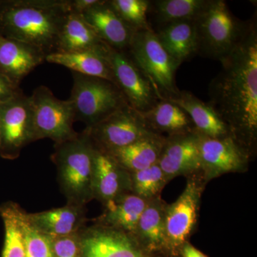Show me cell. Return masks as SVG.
<instances>
[{
    "instance_id": "obj_9",
    "label": "cell",
    "mask_w": 257,
    "mask_h": 257,
    "mask_svg": "<svg viewBox=\"0 0 257 257\" xmlns=\"http://www.w3.org/2000/svg\"><path fill=\"white\" fill-rule=\"evenodd\" d=\"M94 147L109 152L128 146L150 134L143 114L126 104L90 128H86Z\"/></svg>"
},
{
    "instance_id": "obj_25",
    "label": "cell",
    "mask_w": 257,
    "mask_h": 257,
    "mask_svg": "<svg viewBox=\"0 0 257 257\" xmlns=\"http://www.w3.org/2000/svg\"><path fill=\"white\" fill-rule=\"evenodd\" d=\"M143 114L153 133L168 137L194 131L195 127L189 114L180 106L169 99H162Z\"/></svg>"
},
{
    "instance_id": "obj_28",
    "label": "cell",
    "mask_w": 257,
    "mask_h": 257,
    "mask_svg": "<svg viewBox=\"0 0 257 257\" xmlns=\"http://www.w3.org/2000/svg\"><path fill=\"white\" fill-rule=\"evenodd\" d=\"M24 211L15 203L0 207L4 223L5 241L1 257H26L23 216Z\"/></svg>"
},
{
    "instance_id": "obj_18",
    "label": "cell",
    "mask_w": 257,
    "mask_h": 257,
    "mask_svg": "<svg viewBox=\"0 0 257 257\" xmlns=\"http://www.w3.org/2000/svg\"><path fill=\"white\" fill-rule=\"evenodd\" d=\"M26 217L39 231L50 238L79 232L84 221V206L68 204L65 207L27 214Z\"/></svg>"
},
{
    "instance_id": "obj_34",
    "label": "cell",
    "mask_w": 257,
    "mask_h": 257,
    "mask_svg": "<svg viewBox=\"0 0 257 257\" xmlns=\"http://www.w3.org/2000/svg\"><path fill=\"white\" fill-rule=\"evenodd\" d=\"M101 0H69L71 11L82 15L84 12L99 3Z\"/></svg>"
},
{
    "instance_id": "obj_26",
    "label": "cell",
    "mask_w": 257,
    "mask_h": 257,
    "mask_svg": "<svg viewBox=\"0 0 257 257\" xmlns=\"http://www.w3.org/2000/svg\"><path fill=\"white\" fill-rule=\"evenodd\" d=\"M103 43L82 15L70 11L59 35L56 52H81L95 48Z\"/></svg>"
},
{
    "instance_id": "obj_3",
    "label": "cell",
    "mask_w": 257,
    "mask_h": 257,
    "mask_svg": "<svg viewBox=\"0 0 257 257\" xmlns=\"http://www.w3.org/2000/svg\"><path fill=\"white\" fill-rule=\"evenodd\" d=\"M95 147L87 130L76 138L55 144L52 161L59 183L68 204L84 206L93 197L92 179Z\"/></svg>"
},
{
    "instance_id": "obj_5",
    "label": "cell",
    "mask_w": 257,
    "mask_h": 257,
    "mask_svg": "<svg viewBox=\"0 0 257 257\" xmlns=\"http://www.w3.org/2000/svg\"><path fill=\"white\" fill-rule=\"evenodd\" d=\"M72 77L73 87L69 100L74 121H82L86 128L92 127L128 104L119 88L111 81L74 72Z\"/></svg>"
},
{
    "instance_id": "obj_30",
    "label": "cell",
    "mask_w": 257,
    "mask_h": 257,
    "mask_svg": "<svg viewBox=\"0 0 257 257\" xmlns=\"http://www.w3.org/2000/svg\"><path fill=\"white\" fill-rule=\"evenodd\" d=\"M150 0H109L111 8L134 31L152 30L149 23Z\"/></svg>"
},
{
    "instance_id": "obj_27",
    "label": "cell",
    "mask_w": 257,
    "mask_h": 257,
    "mask_svg": "<svg viewBox=\"0 0 257 257\" xmlns=\"http://www.w3.org/2000/svg\"><path fill=\"white\" fill-rule=\"evenodd\" d=\"M209 3V0H156L150 2L148 14L152 13L160 28L175 22L195 20Z\"/></svg>"
},
{
    "instance_id": "obj_2",
    "label": "cell",
    "mask_w": 257,
    "mask_h": 257,
    "mask_svg": "<svg viewBox=\"0 0 257 257\" xmlns=\"http://www.w3.org/2000/svg\"><path fill=\"white\" fill-rule=\"evenodd\" d=\"M70 11L69 0H0V35L55 53Z\"/></svg>"
},
{
    "instance_id": "obj_10",
    "label": "cell",
    "mask_w": 257,
    "mask_h": 257,
    "mask_svg": "<svg viewBox=\"0 0 257 257\" xmlns=\"http://www.w3.org/2000/svg\"><path fill=\"white\" fill-rule=\"evenodd\" d=\"M32 142L35 140L31 101L21 91L0 104V156L15 160Z\"/></svg>"
},
{
    "instance_id": "obj_14",
    "label": "cell",
    "mask_w": 257,
    "mask_h": 257,
    "mask_svg": "<svg viewBox=\"0 0 257 257\" xmlns=\"http://www.w3.org/2000/svg\"><path fill=\"white\" fill-rule=\"evenodd\" d=\"M158 165L168 182L179 176L201 173L197 132L167 137Z\"/></svg>"
},
{
    "instance_id": "obj_12",
    "label": "cell",
    "mask_w": 257,
    "mask_h": 257,
    "mask_svg": "<svg viewBox=\"0 0 257 257\" xmlns=\"http://www.w3.org/2000/svg\"><path fill=\"white\" fill-rule=\"evenodd\" d=\"M198 134L204 181L246 170L251 155L233 137L214 139Z\"/></svg>"
},
{
    "instance_id": "obj_21",
    "label": "cell",
    "mask_w": 257,
    "mask_h": 257,
    "mask_svg": "<svg viewBox=\"0 0 257 257\" xmlns=\"http://www.w3.org/2000/svg\"><path fill=\"white\" fill-rule=\"evenodd\" d=\"M166 137L150 134L128 146L106 152L130 173L145 170L158 164Z\"/></svg>"
},
{
    "instance_id": "obj_23",
    "label": "cell",
    "mask_w": 257,
    "mask_h": 257,
    "mask_svg": "<svg viewBox=\"0 0 257 257\" xmlns=\"http://www.w3.org/2000/svg\"><path fill=\"white\" fill-rule=\"evenodd\" d=\"M194 20L167 24L155 31L162 46L180 65L198 55Z\"/></svg>"
},
{
    "instance_id": "obj_32",
    "label": "cell",
    "mask_w": 257,
    "mask_h": 257,
    "mask_svg": "<svg viewBox=\"0 0 257 257\" xmlns=\"http://www.w3.org/2000/svg\"><path fill=\"white\" fill-rule=\"evenodd\" d=\"M55 257H82L78 232L68 236L51 238Z\"/></svg>"
},
{
    "instance_id": "obj_15",
    "label": "cell",
    "mask_w": 257,
    "mask_h": 257,
    "mask_svg": "<svg viewBox=\"0 0 257 257\" xmlns=\"http://www.w3.org/2000/svg\"><path fill=\"white\" fill-rule=\"evenodd\" d=\"M93 197L104 205L132 192L130 173L105 152L95 147L92 179Z\"/></svg>"
},
{
    "instance_id": "obj_6",
    "label": "cell",
    "mask_w": 257,
    "mask_h": 257,
    "mask_svg": "<svg viewBox=\"0 0 257 257\" xmlns=\"http://www.w3.org/2000/svg\"><path fill=\"white\" fill-rule=\"evenodd\" d=\"M151 81L161 99L175 97L179 92L175 74L180 64L166 51L153 30L134 35L127 50Z\"/></svg>"
},
{
    "instance_id": "obj_7",
    "label": "cell",
    "mask_w": 257,
    "mask_h": 257,
    "mask_svg": "<svg viewBox=\"0 0 257 257\" xmlns=\"http://www.w3.org/2000/svg\"><path fill=\"white\" fill-rule=\"evenodd\" d=\"M33 114L34 140L49 138L55 144L76 138L72 103L57 99L45 86H40L30 96Z\"/></svg>"
},
{
    "instance_id": "obj_16",
    "label": "cell",
    "mask_w": 257,
    "mask_h": 257,
    "mask_svg": "<svg viewBox=\"0 0 257 257\" xmlns=\"http://www.w3.org/2000/svg\"><path fill=\"white\" fill-rule=\"evenodd\" d=\"M82 15L104 43L115 50H128L136 32L116 14L109 0H101Z\"/></svg>"
},
{
    "instance_id": "obj_19",
    "label": "cell",
    "mask_w": 257,
    "mask_h": 257,
    "mask_svg": "<svg viewBox=\"0 0 257 257\" xmlns=\"http://www.w3.org/2000/svg\"><path fill=\"white\" fill-rule=\"evenodd\" d=\"M45 61L64 66L77 73L100 77L114 83V75L108 60L105 43L95 48L81 52L71 53L55 52L47 55Z\"/></svg>"
},
{
    "instance_id": "obj_24",
    "label": "cell",
    "mask_w": 257,
    "mask_h": 257,
    "mask_svg": "<svg viewBox=\"0 0 257 257\" xmlns=\"http://www.w3.org/2000/svg\"><path fill=\"white\" fill-rule=\"evenodd\" d=\"M148 202L132 192L122 194L104 205L105 210L99 217V224L133 236Z\"/></svg>"
},
{
    "instance_id": "obj_8",
    "label": "cell",
    "mask_w": 257,
    "mask_h": 257,
    "mask_svg": "<svg viewBox=\"0 0 257 257\" xmlns=\"http://www.w3.org/2000/svg\"><path fill=\"white\" fill-rule=\"evenodd\" d=\"M114 83L128 104L141 114L152 109L162 99L141 67L128 50H115L106 45Z\"/></svg>"
},
{
    "instance_id": "obj_17",
    "label": "cell",
    "mask_w": 257,
    "mask_h": 257,
    "mask_svg": "<svg viewBox=\"0 0 257 257\" xmlns=\"http://www.w3.org/2000/svg\"><path fill=\"white\" fill-rule=\"evenodd\" d=\"M46 56L38 47L0 35V72L17 85L43 63Z\"/></svg>"
},
{
    "instance_id": "obj_22",
    "label": "cell",
    "mask_w": 257,
    "mask_h": 257,
    "mask_svg": "<svg viewBox=\"0 0 257 257\" xmlns=\"http://www.w3.org/2000/svg\"><path fill=\"white\" fill-rule=\"evenodd\" d=\"M166 207L160 197L152 199L139 219L133 237L147 252L166 248Z\"/></svg>"
},
{
    "instance_id": "obj_13",
    "label": "cell",
    "mask_w": 257,
    "mask_h": 257,
    "mask_svg": "<svg viewBox=\"0 0 257 257\" xmlns=\"http://www.w3.org/2000/svg\"><path fill=\"white\" fill-rule=\"evenodd\" d=\"M82 257H153L132 235L99 224L78 232Z\"/></svg>"
},
{
    "instance_id": "obj_1",
    "label": "cell",
    "mask_w": 257,
    "mask_h": 257,
    "mask_svg": "<svg viewBox=\"0 0 257 257\" xmlns=\"http://www.w3.org/2000/svg\"><path fill=\"white\" fill-rule=\"evenodd\" d=\"M234 50L219 61L221 69L209 86V104L231 136L254 155L257 140V25L256 15Z\"/></svg>"
},
{
    "instance_id": "obj_31",
    "label": "cell",
    "mask_w": 257,
    "mask_h": 257,
    "mask_svg": "<svg viewBox=\"0 0 257 257\" xmlns=\"http://www.w3.org/2000/svg\"><path fill=\"white\" fill-rule=\"evenodd\" d=\"M23 225L26 257H55L52 239L35 229L29 222L25 211L23 213Z\"/></svg>"
},
{
    "instance_id": "obj_11",
    "label": "cell",
    "mask_w": 257,
    "mask_h": 257,
    "mask_svg": "<svg viewBox=\"0 0 257 257\" xmlns=\"http://www.w3.org/2000/svg\"><path fill=\"white\" fill-rule=\"evenodd\" d=\"M200 179L191 177L182 194L166 207V248L175 251L187 242L197 224L203 192Z\"/></svg>"
},
{
    "instance_id": "obj_4",
    "label": "cell",
    "mask_w": 257,
    "mask_h": 257,
    "mask_svg": "<svg viewBox=\"0 0 257 257\" xmlns=\"http://www.w3.org/2000/svg\"><path fill=\"white\" fill-rule=\"evenodd\" d=\"M198 55L220 61L231 52L247 32L250 21L236 18L226 2L209 0L194 20Z\"/></svg>"
},
{
    "instance_id": "obj_33",
    "label": "cell",
    "mask_w": 257,
    "mask_h": 257,
    "mask_svg": "<svg viewBox=\"0 0 257 257\" xmlns=\"http://www.w3.org/2000/svg\"><path fill=\"white\" fill-rule=\"evenodd\" d=\"M21 91L18 85L0 72V104L13 99Z\"/></svg>"
},
{
    "instance_id": "obj_35",
    "label": "cell",
    "mask_w": 257,
    "mask_h": 257,
    "mask_svg": "<svg viewBox=\"0 0 257 257\" xmlns=\"http://www.w3.org/2000/svg\"><path fill=\"white\" fill-rule=\"evenodd\" d=\"M181 249L183 257H207L188 242L184 243Z\"/></svg>"
},
{
    "instance_id": "obj_20",
    "label": "cell",
    "mask_w": 257,
    "mask_h": 257,
    "mask_svg": "<svg viewBox=\"0 0 257 257\" xmlns=\"http://www.w3.org/2000/svg\"><path fill=\"white\" fill-rule=\"evenodd\" d=\"M184 109L192 119L196 131L210 138L231 136L226 123L208 103L188 91H179L175 97L169 99ZM232 137V136H231Z\"/></svg>"
},
{
    "instance_id": "obj_29",
    "label": "cell",
    "mask_w": 257,
    "mask_h": 257,
    "mask_svg": "<svg viewBox=\"0 0 257 257\" xmlns=\"http://www.w3.org/2000/svg\"><path fill=\"white\" fill-rule=\"evenodd\" d=\"M130 177L132 193L147 201L160 197V192L168 182L158 164L130 173Z\"/></svg>"
}]
</instances>
